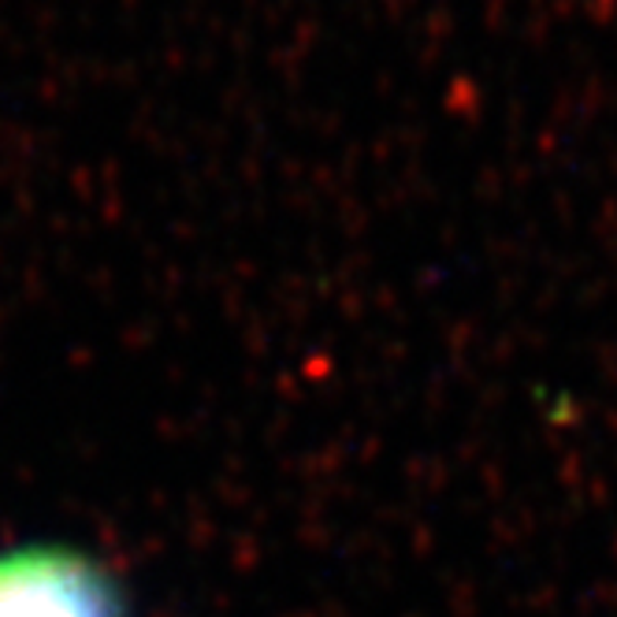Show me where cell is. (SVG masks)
<instances>
[{
  "instance_id": "obj_1",
  "label": "cell",
  "mask_w": 617,
  "mask_h": 617,
  "mask_svg": "<svg viewBox=\"0 0 617 617\" xmlns=\"http://www.w3.org/2000/svg\"><path fill=\"white\" fill-rule=\"evenodd\" d=\"M0 617H123L109 573L67 547L0 551Z\"/></svg>"
}]
</instances>
